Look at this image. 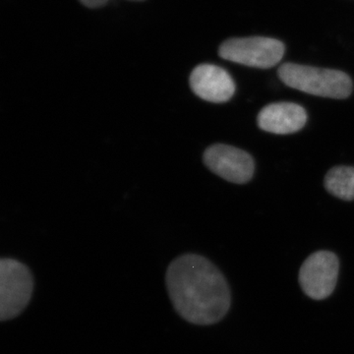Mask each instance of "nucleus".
<instances>
[{"mask_svg":"<svg viewBox=\"0 0 354 354\" xmlns=\"http://www.w3.org/2000/svg\"><path fill=\"white\" fill-rule=\"evenodd\" d=\"M190 86L194 94L204 101L221 104L232 99L235 84L225 69L214 64H200L190 75Z\"/></svg>","mask_w":354,"mask_h":354,"instance_id":"obj_7","label":"nucleus"},{"mask_svg":"<svg viewBox=\"0 0 354 354\" xmlns=\"http://www.w3.org/2000/svg\"><path fill=\"white\" fill-rule=\"evenodd\" d=\"M326 189L333 196L353 201L354 200V167H335L326 174L324 181Z\"/></svg>","mask_w":354,"mask_h":354,"instance_id":"obj_9","label":"nucleus"},{"mask_svg":"<svg viewBox=\"0 0 354 354\" xmlns=\"http://www.w3.org/2000/svg\"><path fill=\"white\" fill-rule=\"evenodd\" d=\"M278 75L288 87L309 95L344 100L353 93L351 77L339 70L285 64L279 67Z\"/></svg>","mask_w":354,"mask_h":354,"instance_id":"obj_2","label":"nucleus"},{"mask_svg":"<svg viewBox=\"0 0 354 354\" xmlns=\"http://www.w3.org/2000/svg\"><path fill=\"white\" fill-rule=\"evenodd\" d=\"M204 162L209 171L216 176L236 184L250 181L255 169V164L250 153L223 144L209 147L204 153Z\"/></svg>","mask_w":354,"mask_h":354,"instance_id":"obj_6","label":"nucleus"},{"mask_svg":"<svg viewBox=\"0 0 354 354\" xmlns=\"http://www.w3.org/2000/svg\"><path fill=\"white\" fill-rule=\"evenodd\" d=\"M108 1L109 0H80L81 3L90 7V8H97V7L102 6Z\"/></svg>","mask_w":354,"mask_h":354,"instance_id":"obj_10","label":"nucleus"},{"mask_svg":"<svg viewBox=\"0 0 354 354\" xmlns=\"http://www.w3.org/2000/svg\"><path fill=\"white\" fill-rule=\"evenodd\" d=\"M339 272V260L335 253L317 251L304 261L298 281L306 297L314 300L327 299L335 290Z\"/></svg>","mask_w":354,"mask_h":354,"instance_id":"obj_5","label":"nucleus"},{"mask_svg":"<svg viewBox=\"0 0 354 354\" xmlns=\"http://www.w3.org/2000/svg\"><path fill=\"white\" fill-rule=\"evenodd\" d=\"M165 283L174 309L188 323L214 325L230 311L232 295L227 279L201 255L184 254L172 261Z\"/></svg>","mask_w":354,"mask_h":354,"instance_id":"obj_1","label":"nucleus"},{"mask_svg":"<svg viewBox=\"0 0 354 354\" xmlns=\"http://www.w3.org/2000/svg\"><path fill=\"white\" fill-rule=\"evenodd\" d=\"M34 279L27 266L18 260L0 261V320L19 316L31 301Z\"/></svg>","mask_w":354,"mask_h":354,"instance_id":"obj_3","label":"nucleus"},{"mask_svg":"<svg viewBox=\"0 0 354 354\" xmlns=\"http://www.w3.org/2000/svg\"><path fill=\"white\" fill-rule=\"evenodd\" d=\"M307 122L306 111L295 102H274L261 109L258 127L274 134H291L301 130Z\"/></svg>","mask_w":354,"mask_h":354,"instance_id":"obj_8","label":"nucleus"},{"mask_svg":"<svg viewBox=\"0 0 354 354\" xmlns=\"http://www.w3.org/2000/svg\"><path fill=\"white\" fill-rule=\"evenodd\" d=\"M285 44L265 37L230 39L221 44L218 55L223 59L255 68H272L283 59Z\"/></svg>","mask_w":354,"mask_h":354,"instance_id":"obj_4","label":"nucleus"}]
</instances>
